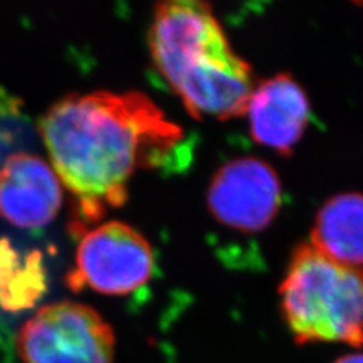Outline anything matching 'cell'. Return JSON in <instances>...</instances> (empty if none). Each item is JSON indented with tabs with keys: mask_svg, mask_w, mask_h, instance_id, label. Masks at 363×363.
Listing matches in <instances>:
<instances>
[{
	"mask_svg": "<svg viewBox=\"0 0 363 363\" xmlns=\"http://www.w3.org/2000/svg\"><path fill=\"white\" fill-rule=\"evenodd\" d=\"M311 244L339 264L363 269V196L328 200L316 215Z\"/></svg>",
	"mask_w": 363,
	"mask_h": 363,
	"instance_id": "9",
	"label": "cell"
},
{
	"mask_svg": "<svg viewBox=\"0 0 363 363\" xmlns=\"http://www.w3.org/2000/svg\"><path fill=\"white\" fill-rule=\"evenodd\" d=\"M149 45L157 70L192 117L225 120L245 112L255 88L252 68L232 49L209 5H156Z\"/></svg>",
	"mask_w": 363,
	"mask_h": 363,
	"instance_id": "2",
	"label": "cell"
},
{
	"mask_svg": "<svg viewBox=\"0 0 363 363\" xmlns=\"http://www.w3.org/2000/svg\"><path fill=\"white\" fill-rule=\"evenodd\" d=\"M48 289L40 253L21 256L6 240L0 241V311L21 313L32 309Z\"/></svg>",
	"mask_w": 363,
	"mask_h": 363,
	"instance_id": "10",
	"label": "cell"
},
{
	"mask_svg": "<svg viewBox=\"0 0 363 363\" xmlns=\"http://www.w3.org/2000/svg\"><path fill=\"white\" fill-rule=\"evenodd\" d=\"M23 363H113L116 335L96 309L74 301L43 306L16 340Z\"/></svg>",
	"mask_w": 363,
	"mask_h": 363,
	"instance_id": "4",
	"label": "cell"
},
{
	"mask_svg": "<svg viewBox=\"0 0 363 363\" xmlns=\"http://www.w3.org/2000/svg\"><path fill=\"white\" fill-rule=\"evenodd\" d=\"M256 143L289 155L309 120V101L288 74H279L253 88L245 108Z\"/></svg>",
	"mask_w": 363,
	"mask_h": 363,
	"instance_id": "8",
	"label": "cell"
},
{
	"mask_svg": "<svg viewBox=\"0 0 363 363\" xmlns=\"http://www.w3.org/2000/svg\"><path fill=\"white\" fill-rule=\"evenodd\" d=\"M333 363H363V351L354 350L353 353H347L336 359Z\"/></svg>",
	"mask_w": 363,
	"mask_h": 363,
	"instance_id": "11",
	"label": "cell"
},
{
	"mask_svg": "<svg viewBox=\"0 0 363 363\" xmlns=\"http://www.w3.org/2000/svg\"><path fill=\"white\" fill-rule=\"evenodd\" d=\"M155 269L149 241L126 223L108 221L85 233L76 250L74 268L65 281L106 295H126L143 288Z\"/></svg>",
	"mask_w": 363,
	"mask_h": 363,
	"instance_id": "5",
	"label": "cell"
},
{
	"mask_svg": "<svg viewBox=\"0 0 363 363\" xmlns=\"http://www.w3.org/2000/svg\"><path fill=\"white\" fill-rule=\"evenodd\" d=\"M38 129L81 225L123 206L133 176L164 165L184 140V130L140 91L65 96Z\"/></svg>",
	"mask_w": 363,
	"mask_h": 363,
	"instance_id": "1",
	"label": "cell"
},
{
	"mask_svg": "<svg viewBox=\"0 0 363 363\" xmlns=\"http://www.w3.org/2000/svg\"><path fill=\"white\" fill-rule=\"evenodd\" d=\"M280 312L300 345L363 350V269L323 255L311 242L294 252L280 289Z\"/></svg>",
	"mask_w": 363,
	"mask_h": 363,
	"instance_id": "3",
	"label": "cell"
},
{
	"mask_svg": "<svg viewBox=\"0 0 363 363\" xmlns=\"http://www.w3.org/2000/svg\"><path fill=\"white\" fill-rule=\"evenodd\" d=\"M281 186L272 167L256 157H240L221 167L208 189V208L232 230L256 233L276 218Z\"/></svg>",
	"mask_w": 363,
	"mask_h": 363,
	"instance_id": "6",
	"label": "cell"
},
{
	"mask_svg": "<svg viewBox=\"0 0 363 363\" xmlns=\"http://www.w3.org/2000/svg\"><path fill=\"white\" fill-rule=\"evenodd\" d=\"M62 196L58 174L37 155L14 153L0 167V218L18 229H40L52 223Z\"/></svg>",
	"mask_w": 363,
	"mask_h": 363,
	"instance_id": "7",
	"label": "cell"
}]
</instances>
